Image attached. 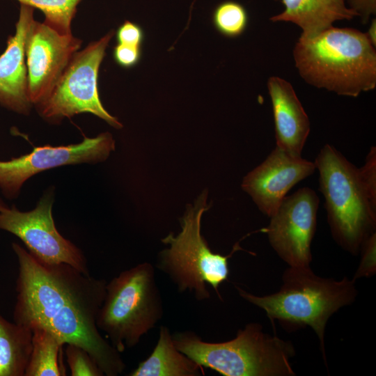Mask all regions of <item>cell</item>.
<instances>
[{
  "mask_svg": "<svg viewBox=\"0 0 376 376\" xmlns=\"http://www.w3.org/2000/svg\"><path fill=\"white\" fill-rule=\"evenodd\" d=\"M12 248L18 263L13 321L31 330L42 328L63 344L83 347L104 375L122 374L125 364L120 352L100 334L96 323L106 281L65 263H42L17 243Z\"/></svg>",
  "mask_w": 376,
  "mask_h": 376,
  "instance_id": "obj_1",
  "label": "cell"
},
{
  "mask_svg": "<svg viewBox=\"0 0 376 376\" xmlns=\"http://www.w3.org/2000/svg\"><path fill=\"white\" fill-rule=\"evenodd\" d=\"M295 66L308 84L356 97L376 87V51L365 33L332 26L310 38L300 36Z\"/></svg>",
  "mask_w": 376,
  "mask_h": 376,
  "instance_id": "obj_2",
  "label": "cell"
},
{
  "mask_svg": "<svg viewBox=\"0 0 376 376\" xmlns=\"http://www.w3.org/2000/svg\"><path fill=\"white\" fill-rule=\"evenodd\" d=\"M282 282L278 292L264 296L235 288L242 298L265 311L272 322L277 320L288 327H311L318 337L326 363V324L334 313L355 301V281L347 277L340 281L320 277L310 266H289Z\"/></svg>",
  "mask_w": 376,
  "mask_h": 376,
  "instance_id": "obj_3",
  "label": "cell"
},
{
  "mask_svg": "<svg viewBox=\"0 0 376 376\" xmlns=\"http://www.w3.org/2000/svg\"><path fill=\"white\" fill-rule=\"evenodd\" d=\"M177 349L202 367L224 376H295L290 359L293 345L248 323L235 338L221 343L203 341L190 331L172 334Z\"/></svg>",
  "mask_w": 376,
  "mask_h": 376,
  "instance_id": "obj_4",
  "label": "cell"
},
{
  "mask_svg": "<svg viewBox=\"0 0 376 376\" xmlns=\"http://www.w3.org/2000/svg\"><path fill=\"white\" fill-rule=\"evenodd\" d=\"M314 163L332 236L344 250L357 255L375 232L376 200L366 191L359 169L332 146L324 145Z\"/></svg>",
  "mask_w": 376,
  "mask_h": 376,
  "instance_id": "obj_5",
  "label": "cell"
},
{
  "mask_svg": "<svg viewBox=\"0 0 376 376\" xmlns=\"http://www.w3.org/2000/svg\"><path fill=\"white\" fill-rule=\"evenodd\" d=\"M163 302L154 267L143 263L107 283L97 328L119 352L136 346L162 319Z\"/></svg>",
  "mask_w": 376,
  "mask_h": 376,
  "instance_id": "obj_6",
  "label": "cell"
},
{
  "mask_svg": "<svg viewBox=\"0 0 376 376\" xmlns=\"http://www.w3.org/2000/svg\"><path fill=\"white\" fill-rule=\"evenodd\" d=\"M207 192H203L194 205L187 206L181 219V231L169 234L162 240L169 247L158 256L157 268L166 274L180 292L189 291L198 301L207 299L211 285L221 299L219 285L229 275L228 258L240 249L235 244L230 255L214 253L201 235V224L207 204Z\"/></svg>",
  "mask_w": 376,
  "mask_h": 376,
  "instance_id": "obj_7",
  "label": "cell"
},
{
  "mask_svg": "<svg viewBox=\"0 0 376 376\" xmlns=\"http://www.w3.org/2000/svg\"><path fill=\"white\" fill-rule=\"evenodd\" d=\"M114 35L111 31L77 52L47 98L37 105L46 120L58 123L81 113H91L119 129L122 124L103 107L97 88L98 72Z\"/></svg>",
  "mask_w": 376,
  "mask_h": 376,
  "instance_id": "obj_8",
  "label": "cell"
},
{
  "mask_svg": "<svg viewBox=\"0 0 376 376\" xmlns=\"http://www.w3.org/2000/svg\"><path fill=\"white\" fill-rule=\"evenodd\" d=\"M53 189H49L36 207L28 212L8 205L0 211V230L19 238L29 253L38 261L56 265L65 263L88 274L87 261L81 251L57 230L53 216Z\"/></svg>",
  "mask_w": 376,
  "mask_h": 376,
  "instance_id": "obj_9",
  "label": "cell"
},
{
  "mask_svg": "<svg viewBox=\"0 0 376 376\" xmlns=\"http://www.w3.org/2000/svg\"><path fill=\"white\" fill-rule=\"evenodd\" d=\"M319 202L314 190L299 189L283 199L263 229L271 246L290 267L310 266Z\"/></svg>",
  "mask_w": 376,
  "mask_h": 376,
  "instance_id": "obj_10",
  "label": "cell"
},
{
  "mask_svg": "<svg viewBox=\"0 0 376 376\" xmlns=\"http://www.w3.org/2000/svg\"><path fill=\"white\" fill-rule=\"evenodd\" d=\"M114 149L115 141L109 132L85 137L76 144L35 148L29 154L0 161V189L6 198H15L23 184L34 175L68 164L102 162Z\"/></svg>",
  "mask_w": 376,
  "mask_h": 376,
  "instance_id": "obj_11",
  "label": "cell"
},
{
  "mask_svg": "<svg viewBox=\"0 0 376 376\" xmlns=\"http://www.w3.org/2000/svg\"><path fill=\"white\" fill-rule=\"evenodd\" d=\"M82 41L72 33L61 34L34 21L26 42L28 93L33 105L50 95Z\"/></svg>",
  "mask_w": 376,
  "mask_h": 376,
  "instance_id": "obj_12",
  "label": "cell"
},
{
  "mask_svg": "<svg viewBox=\"0 0 376 376\" xmlns=\"http://www.w3.org/2000/svg\"><path fill=\"white\" fill-rule=\"evenodd\" d=\"M315 169L314 162L276 146L260 165L244 178L242 188L260 212L270 217L287 193Z\"/></svg>",
  "mask_w": 376,
  "mask_h": 376,
  "instance_id": "obj_13",
  "label": "cell"
},
{
  "mask_svg": "<svg viewBox=\"0 0 376 376\" xmlns=\"http://www.w3.org/2000/svg\"><path fill=\"white\" fill-rule=\"evenodd\" d=\"M34 8L20 4L15 33L7 40L0 56V104L19 114H29L32 104L28 93L26 42L34 19Z\"/></svg>",
  "mask_w": 376,
  "mask_h": 376,
  "instance_id": "obj_14",
  "label": "cell"
},
{
  "mask_svg": "<svg viewBox=\"0 0 376 376\" xmlns=\"http://www.w3.org/2000/svg\"><path fill=\"white\" fill-rule=\"evenodd\" d=\"M274 122L276 146L301 157L310 132V120L290 82L272 76L267 80Z\"/></svg>",
  "mask_w": 376,
  "mask_h": 376,
  "instance_id": "obj_15",
  "label": "cell"
},
{
  "mask_svg": "<svg viewBox=\"0 0 376 376\" xmlns=\"http://www.w3.org/2000/svg\"><path fill=\"white\" fill-rule=\"evenodd\" d=\"M284 10L270 17L273 22L297 25L301 36L310 38L334 26L337 21L351 20L357 14L345 5V0H281Z\"/></svg>",
  "mask_w": 376,
  "mask_h": 376,
  "instance_id": "obj_16",
  "label": "cell"
},
{
  "mask_svg": "<svg viewBox=\"0 0 376 376\" xmlns=\"http://www.w3.org/2000/svg\"><path fill=\"white\" fill-rule=\"evenodd\" d=\"M203 374L202 366L177 349L169 328L161 326L152 352L128 375L199 376Z\"/></svg>",
  "mask_w": 376,
  "mask_h": 376,
  "instance_id": "obj_17",
  "label": "cell"
},
{
  "mask_svg": "<svg viewBox=\"0 0 376 376\" xmlns=\"http://www.w3.org/2000/svg\"><path fill=\"white\" fill-rule=\"evenodd\" d=\"M31 329L0 313V376H24L32 350Z\"/></svg>",
  "mask_w": 376,
  "mask_h": 376,
  "instance_id": "obj_18",
  "label": "cell"
},
{
  "mask_svg": "<svg viewBox=\"0 0 376 376\" xmlns=\"http://www.w3.org/2000/svg\"><path fill=\"white\" fill-rule=\"evenodd\" d=\"M32 350L24 376L66 375L60 361L64 345L49 331L36 327L33 329Z\"/></svg>",
  "mask_w": 376,
  "mask_h": 376,
  "instance_id": "obj_19",
  "label": "cell"
},
{
  "mask_svg": "<svg viewBox=\"0 0 376 376\" xmlns=\"http://www.w3.org/2000/svg\"><path fill=\"white\" fill-rule=\"evenodd\" d=\"M38 9L45 15L44 23L61 34H70L72 21L81 0H16Z\"/></svg>",
  "mask_w": 376,
  "mask_h": 376,
  "instance_id": "obj_20",
  "label": "cell"
},
{
  "mask_svg": "<svg viewBox=\"0 0 376 376\" xmlns=\"http://www.w3.org/2000/svg\"><path fill=\"white\" fill-rule=\"evenodd\" d=\"M212 22L218 32L228 38L242 35L248 24V14L245 8L234 1L220 3L212 14Z\"/></svg>",
  "mask_w": 376,
  "mask_h": 376,
  "instance_id": "obj_21",
  "label": "cell"
},
{
  "mask_svg": "<svg viewBox=\"0 0 376 376\" xmlns=\"http://www.w3.org/2000/svg\"><path fill=\"white\" fill-rule=\"evenodd\" d=\"M65 355L72 376L104 375L95 360L83 347L67 344Z\"/></svg>",
  "mask_w": 376,
  "mask_h": 376,
  "instance_id": "obj_22",
  "label": "cell"
},
{
  "mask_svg": "<svg viewBox=\"0 0 376 376\" xmlns=\"http://www.w3.org/2000/svg\"><path fill=\"white\" fill-rule=\"evenodd\" d=\"M361 259L353 280L370 277L376 272V233H373L362 244Z\"/></svg>",
  "mask_w": 376,
  "mask_h": 376,
  "instance_id": "obj_23",
  "label": "cell"
},
{
  "mask_svg": "<svg viewBox=\"0 0 376 376\" xmlns=\"http://www.w3.org/2000/svg\"><path fill=\"white\" fill-rule=\"evenodd\" d=\"M359 169V173L363 185L369 195L376 200V148L370 149L364 165Z\"/></svg>",
  "mask_w": 376,
  "mask_h": 376,
  "instance_id": "obj_24",
  "label": "cell"
},
{
  "mask_svg": "<svg viewBox=\"0 0 376 376\" xmlns=\"http://www.w3.org/2000/svg\"><path fill=\"white\" fill-rule=\"evenodd\" d=\"M116 40L118 44L141 47L144 32L137 24L125 20L117 29Z\"/></svg>",
  "mask_w": 376,
  "mask_h": 376,
  "instance_id": "obj_25",
  "label": "cell"
},
{
  "mask_svg": "<svg viewBox=\"0 0 376 376\" xmlns=\"http://www.w3.org/2000/svg\"><path fill=\"white\" fill-rule=\"evenodd\" d=\"M113 56L118 65L130 68L139 62L141 57V47L118 43L114 47Z\"/></svg>",
  "mask_w": 376,
  "mask_h": 376,
  "instance_id": "obj_26",
  "label": "cell"
},
{
  "mask_svg": "<svg viewBox=\"0 0 376 376\" xmlns=\"http://www.w3.org/2000/svg\"><path fill=\"white\" fill-rule=\"evenodd\" d=\"M347 4L363 24L376 14V0H347Z\"/></svg>",
  "mask_w": 376,
  "mask_h": 376,
  "instance_id": "obj_27",
  "label": "cell"
},
{
  "mask_svg": "<svg viewBox=\"0 0 376 376\" xmlns=\"http://www.w3.org/2000/svg\"><path fill=\"white\" fill-rule=\"evenodd\" d=\"M370 43L375 47L376 46V19L371 20L368 31L365 33Z\"/></svg>",
  "mask_w": 376,
  "mask_h": 376,
  "instance_id": "obj_28",
  "label": "cell"
},
{
  "mask_svg": "<svg viewBox=\"0 0 376 376\" xmlns=\"http://www.w3.org/2000/svg\"><path fill=\"white\" fill-rule=\"evenodd\" d=\"M6 206H7V205L4 203V201L2 200V198H1V196H0V211H1L3 207H5Z\"/></svg>",
  "mask_w": 376,
  "mask_h": 376,
  "instance_id": "obj_29",
  "label": "cell"
},
{
  "mask_svg": "<svg viewBox=\"0 0 376 376\" xmlns=\"http://www.w3.org/2000/svg\"><path fill=\"white\" fill-rule=\"evenodd\" d=\"M274 1H278V0H274Z\"/></svg>",
  "mask_w": 376,
  "mask_h": 376,
  "instance_id": "obj_30",
  "label": "cell"
}]
</instances>
